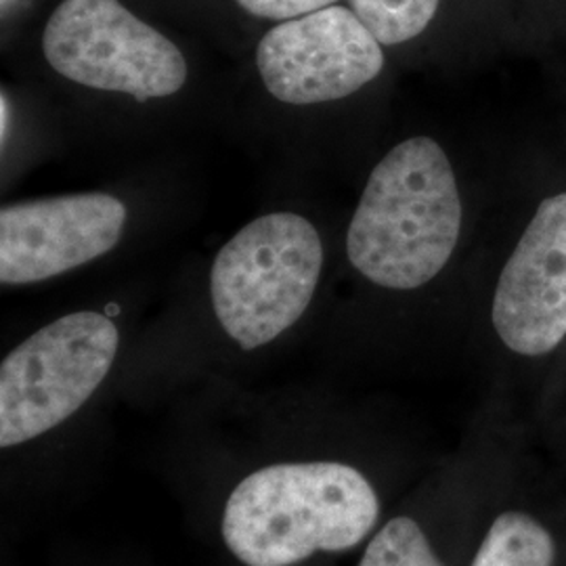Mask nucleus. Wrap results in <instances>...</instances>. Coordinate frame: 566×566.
<instances>
[{
  "label": "nucleus",
  "mask_w": 566,
  "mask_h": 566,
  "mask_svg": "<svg viewBox=\"0 0 566 566\" xmlns=\"http://www.w3.org/2000/svg\"><path fill=\"white\" fill-rule=\"evenodd\" d=\"M462 219L446 149L430 137H411L371 170L346 233L348 261L386 290L422 287L451 261Z\"/></svg>",
  "instance_id": "1"
},
{
  "label": "nucleus",
  "mask_w": 566,
  "mask_h": 566,
  "mask_svg": "<svg viewBox=\"0 0 566 566\" xmlns=\"http://www.w3.org/2000/svg\"><path fill=\"white\" fill-rule=\"evenodd\" d=\"M378 516V493L353 465L273 464L231 491L221 531L245 566H294L317 552L359 546Z\"/></svg>",
  "instance_id": "2"
},
{
  "label": "nucleus",
  "mask_w": 566,
  "mask_h": 566,
  "mask_svg": "<svg viewBox=\"0 0 566 566\" xmlns=\"http://www.w3.org/2000/svg\"><path fill=\"white\" fill-rule=\"evenodd\" d=\"M324 269L315 224L269 212L224 243L210 269V301L224 334L243 350L273 343L304 315Z\"/></svg>",
  "instance_id": "3"
},
{
  "label": "nucleus",
  "mask_w": 566,
  "mask_h": 566,
  "mask_svg": "<svg viewBox=\"0 0 566 566\" xmlns=\"http://www.w3.org/2000/svg\"><path fill=\"white\" fill-rule=\"evenodd\" d=\"M109 317L78 311L44 325L0 365V447L28 443L72 418L118 355Z\"/></svg>",
  "instance_id": "4"
},
{
  "label": "nucleus",
  "mask_w": 566,
  "mask_h": 566,
  "mask_svg": "<svg viewBox=\"0 0 566 566\" xmlns=\"http://www.w3.org/2000/svg\"><path fill=\"white\" fill-rule=\"evenodd\" d=\"M42 53L65 81L142 103L177 95L189 76L179 46L120 0L60 2L44 25Z\"/></svg>",
  "instance_id": "5"
},
{
  "label": "nucleus",
  "mask_w": 566,
  "mask_h": 566,
  "mask_svg": "<svg viewBox=\"0 0 566 566\" xmlns=\"http://www.w3.org/2000/svg\"><path fill=\"white\" fill-rule=\"evenodd\" d=\"M264 88L287 105L338 102L376 81L385 51L350 7L282 21L256 46Z\"/></svg>",
  "instance_id": "6"
},
{
  "label": "nucleus",
  "mask_w": 566,
  "mask_h": 566,
  "mask_svg": "<svg viewBox=\"0 0 566 566\" xmlns=\"http://www.w3.org/2000/svg\"><path fill=\"white\" fill-rule=\"evenodd\" d=\"M126 219L109 193L9 203L0 210V282H44L91 263L118 245Z\"/></svg>",
  "instance_id": "7"
},
{
  "label": "nucleus",
  "mask_w": 566,
  "mask_h": 566,
  "mask_svg": "<svg viewBox=\"0 0 566 566\" xmlns=\"http://www.w3.org/2000/svg\"><path fill=\"white\" fill-rule=\"evenodd\" d=\"M491 322L516 355L542 357L566 338V191L546 198L495 285Z\"/></svg>",
  "instance_id": "8"
},
{
  "label": "nucleus",
  "mask_w": 566,
  "mask_h": 566,
  "mask_svg": "<svg viewBox=\"0 0 566 566\" xmlns=\"http://www.w3.org/2000/svg\"><path fill=\"white\" fill-rule=\"evenodd\" d=\"M552 533L525 512H504L489 526L470 566H554Z\"/></svg>",
  "instance_id": "9"
},
{
  "label": "nucleus",
  "mask_w": 566,
  "mask_h": 566,
  "mask_svg": "<svg viewBox=\"0 0 566 566\" xmlns=\"http://www.w3.org/2000/svg\"><path fill=\"white\" fill-rule=\"evenodd\" d=\"M441 0H348L382 46L418 39L434 20Z\"/></svg>",
  "instance_id": "10"
},
{
  "label": "nucleus",
  "mask_w": 566,
  "mask_h": 566,
  "mask_svg": "<svg viewBox=\"0 0 566 566\" xmlns=\"http://www.w3.org/2000/svg\"><path fill=\"white\" fill-rule=\"evenodd\" d=\"M359 566H446L413 518L388 521L365 547Z\"/></svg>",
  "instance_id": "11"
},
{
  "label": "nucleus",
  "mask_w": 566,
  "mask_h": 566,
  "mask_svg": "<svg viewBox=\"0 0 566 566\" xmlns=\"http://www.w3.org/2000/svg\"><path fill=\"white\" fill-rule=\"evenodd\" d=\"M245 13L261 20L287 21L315 13L338 0H235Z\"/></svg>",
  "instance_id": "12"
},
{
  "label": "nucleus",
  "mask_w": 566,
  "mask_h": 566,
  "mask_svg": "<svg viewBox=\"0 0 566 566\" xmlns=\"http://www.w3.org/2000/svg\"><path fill=\"white\" fill-rule=\"evenodd\" d=\"M7 137V97H2V142Z\"/></svg>",
  "instance_id": "13"
},
{
  "label": "nucleus",
  "mask_w": 566,
  "mask_h": 566,
  "mask_svg": "<svg viewBox=\"0 0 566 566\" xmlns=\"http://www.w3.org/2000/svg\"><path fill=\"white\" fill-rule=\"evenodd\" d=\"M2 2H7V0H2Z\"/></svg>",
  "instance_id": "14"
}]
</instances>
